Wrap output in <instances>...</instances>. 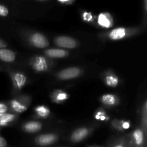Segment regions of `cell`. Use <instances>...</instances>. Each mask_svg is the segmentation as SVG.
Wrapping results in <instances>:
<instances>
[{
    "mask_svg": "<svg viewBox=\"0 0 147 147\" xmlns=\"http://www.w3.org/2000/svg\"><path fill=\"white\" fill-rule=\"evenodd\" d=\"M30 65L35 71L39 73L47 71L50 67V64L47 59L41 55H37L33 57L30 62Z\"/></svg>",
    "mask_w": 147,
    "mask_h": 147,
    "instance_id": "cell-1",
    "label": "cell"
},
{
    "mask_svg": "<svg viewBox=\"0 0 147 147\" xmlns=\"http://www.w3.org/2000/svg\"><path fill=\"white\" fill-rule=\"evenodd\" d=\"M55 44L63 48L73 49L78 46V42L75 39L67 36H59L55 38Z\"/></svg>",
    "mask_w": 147,
    "mask_h": 147,
    "instance_id": "cell-2",
    "label": "cell"
},
{
    "mask_svg": "<svg viewBox=\"0 0 147 147\" xmlns=\"http://www.w3.org/2000/svg\"><path fill=\"white\" fill-rule=\"evenodd\" d=\"M81 73V70L79 67H71L62 70L57 73V76L59 79L63 80H70L78 77Z\"/></svg>",
    "mask_w": 147,
    "mask_h": 147,
    "instance_id": "cell-3",
    "label": "cell"
},
{
    "mask_svg": "<svg viewBox=\"0 0 147 147\" xmlns=\"http://www.w3.org/2000/svg\"><path fill=\"white\" fill-rule=\"evenodd\" d=\"M31 45L37 48H45L49 46V42L45 35L39 32L33 33L30 37Z\"/></svg>",
    "mask_w": 147,
    "mask_h": 147,
    "instance_id": "cell-4",
    "label": "cell"
},
{
    "mask_svg": "<svg viewBox=\"0 0 147 147\" xmlns=\"http://www.w3.org/2000/svg\"><path fill=\"white\" fill-rule=\"evenodd\" d=\"M134 32V31H130V30H128L125 27H118L111 30L108 34V37L111 40H120L129 37Z\"/></svg>",
    "mask_w": 147,
    "mask_h": 147,
    "instance_id": "cell-5",
    "label": "cell"
},
{
    "mask_svg": "<svg viewBox=\"0 0 147 147\" xmlns=\"http://www.w3.org/2000/svg\"><path fill=\"white\" fill-rule=\"evenodd\" d=\"M11 80H12L14 87L17 90H21L27 83V77L25 75L20 72H14L11 73Z\"/></svg>",
    "mask_w": 147,
    "mask_h": 147,
    "instance_id": "cell-6",
    "label": "cell"
},
{
    "mask_svg": "<svg viewBox=\"0 0 147 147\" xmlns=\"http://www.w3.org/2000/svg\"><path fill=\"white\" fill-rule=\"evenodd\" d=\"M57 139V136L53 134H47L37 136L35 139L37 144L41 146H46L54 143Z\"/></svg>",
    "mask_w": 147,
    "mask_h": 147,
    "instance_id": "cell-7",
    "label": "cell"
},
{
    "mask_svg": "<svg viewBox=\"0 0 147 147\" xmlns=\"http://www.w3.org/2000/svg\"><path fill=\"white\" fill-rule=\"evenodd\" d=\"M10 107L16 113H21L25 111L28 107L29 103L21 98L13 99L9 103Z\"/></svg>",
    "mask_w": 147,
    "mask_h": 147,
    "instance_id": "cell-8",
    "label": "cell"
},
{
    "mask_svg": "<svg viewBox=\"0 0 147 147\" xmlns=\"http://www.w3.org/2000/svg\"><path fill=\"white\" fill-rule=\"evenodd\" d=\"M90 130L87 128H79L73 132L70 136V139L73 142L78 143L86 139L88 136Z\"/></svg>",
    "mask_w": 147,
    "mask_h": 147,
    "instance_id": "cell-9",
    "label": "cell"
},
{
    "mask_svg": "<svg viewBox=\"0 0 147 147\" xmlns=\"http://www.w3.org/2000/svg\"><path fill=\"white\" fill-rule=\"evenodd\" d=\"M98 24L103 28H111L113 24V17L109 13H101L98 17Z\"/></svg>",
    "mask_w": 147,
    "mask_h": 147,
    "instance_id": "cell-10",
    "label": "cell"
},
{
    "mask_svg": "<svg viewBox=\"0 0 147 147\" xmlns=\"http://www.w3.org/2000/svg\"><path fill=\"white\" fill-rule=\"evenodd\" d=\"M45 55L50 58H63L68 55V52L63 49H49L45 51Z\"/></svg>",
    "mask_w": 147,
    "mask_h": 147,
    "instance_id": "cell-11",
    "label": "cell"
},
{
    "mask_svg": "<svg viewBox=\"0 0 147 147\" xmlns=\"http://www.w3.org/2000/svg\"><path fill=\"white\" fill-rule=\"evenodd\" d=\"M16 55L12 50L6 48L0 49V60L6 63H12L15 60Z\"/></svg>",
    "mask_w": 147,
    "mask_h": 147,
    "instance_id": "cell-12",
    "label": "cell"
},
{
    "mask_svg": "<svg viewBox=\"0 0 147 147\" xmlns=\"http://www.w3.org/2000/svg\"><path fill=\"white\" fill-rule=\"evenodd\" d=\"M100 101L106 106H114L119 102V98L113 94H105L100 97Z\"/></svg>",
    "mask_w": 147,
    "mask_h": 147,
    "instance_id": "cell-13",
    "label": "cell"
},
{
    "mask_svg": "<svg viewBox=\"0 0 147 147\" xmlns=\"http://www.w3.org/2000/svg\"><path fill=\"white\" fill-rule=\"evenodd\" d=\"M52 98L55 103H61L69 98V95L63 90H56L52 94Z\"/></svg>",
    "mask_w": 147,
    "mask_h": 147,
    "instance_id": "cell-14",
    "label": "cell"
},
{
    "mask_svg": "<svg viewBox=\"0 0 147 147\" xmlns=\"http://www.w3.org/2000/svg\"><path fill=\"white\" fill-rule=\"evenodd\" d=\"M41 129L42 124L38 121H29L23 126V129L27 133H35Z\"/></svg>",
    "mask_w": 147,
    "mask_h": 147,
    "instance_id": "cell-15",
    "label": "cell"
},
{
    "mask_svg": "<svg viewBox=\"0 0 147 147\" xmlns=\"http://www.w3.org/2000/svg\"><path fill=\"white\" fill-rule=\"evenodd\" d=\"M105 83L109 87H116L119 83V79L114 73H108L105 77Z\"/></svg>",
    "mask_w": 147,
    "mask_h": 147,
    "instance_id": "cell-16",
    "label": "cell"
},
{
    "mask_svg": "<svg viewBox=\"0 0 147 147\" xmlns=\"http://www.w3.org/2000/svg\"><path fill=\"white\" fill-rule=\"evenodd\" d=\"M133 139L137 146H142L144 141V134L142 129H137L133 132Z\"/></svg>",
    "mask_w": 147,
    "mask_h": 147,
    "instance_id": "cell-17",
    "label": "cell"
},
{
    "mask_svg": "<svg viewBox=\"0 0 147 147\" xmlns=\"http://www.w3.org/2000/svg\"><path fill=\"white\" fill-rule=\"evenodd\" d=\"M16 119V116L12 113H4L0 118V126H7L9 123L14 121Z\"/></svg>",
    "mask_w": 147,
    "mask_h": 147,
    "instance_id": "cell-18",
    "label": "cell"
},
{
    "mask_svg": "<svg viewBox=\"0 0 147 147\" xmlns=\"http://www.w3.org/2000/svg\"><path fill=\"white\" fill-rule=\"evenodd\" d=\"M34 111H35L36 114L39 116L40 118H47L50 114V109L47 107L45 106H38L34 109Z\"/></svg>",
    "mask_w": 147,
    "mask_h": 147,
    "instance_id": "cell-19",
    "label": "cell"
},
{
    "mask_svg": "<svg viewBox=\"0 0 147 147\" xmlns=\"http://www.w3.org/2000/svg\"><path fill=\"white\" fill-rule=\"evenodd\" d=\"M94 117L96 120L101 121H108L109 119V117L107 116L106 113L103 109H99V110H98L95 113Z\"/></svg>",
    "mask_w": 147,
    "mask_h": 147,
    "instance_id": "cell-20",
    "label": "cell"
},
{
    "mask_svg": "<svg viewBox=\"0 0 147 147\" xmlns=\"http://www.w3.org/2000/svg\"><path fill=\"white\" fill-rule=\"evenodd\" d=\"M131 126L130 122L128 121H119V130H126L129 129Z\"/></svg>",
    "mask_w": 147,
    "mask_h": 147,
    "instance_id": "cell-21",
    "label": "cell"
},
{
    "mask_svg": "<svg viewBox=\"0 0 147 147\" xmlns=\"http://www.w3.org/2000/svg\"><path fill=\"white\" fill-rule=\"evenodd\" d=\"M83 20L86 22H91L92 20H93V17L91 14V13L85 11V12L83 14Z\"/></svg>",
    "mask_w": 147,
    "mask_h": 147,
    "instance_id": "cell-22",
    "label": "cell"
},
{
    "mask_svg": "<svg viewBox=\"0 0 147 147\" xmlns=\"http://www.w3.org/2000/svg\"><path fill=\"white\" fill-rule=\"evenodd\" d=\"M7 110H8V107L7 105L4 103H0V118L7 113Z\"/></svg>",
    "mask_w": 147,
    "mask_h": 147,
    "instance_id": "cell-23",
    "label": "cell"
},
{
    "mask_svg": "<svg viewBox=\"0 0 147 147\" xmlns=\"http://www.w3.org/2000/svg\"><path fill=\"white\" fill-rule=\"evenodd\" d=\"M8 9L3 5H0V16L1 17H6L8 14Z\"/></svg>",
    "mask_w": 147,
    "mask_h": 147,
    "instance_id": "cell-24",
    "label": "cell"
},
{
    "mask_svg": "<svg viewBox=\"0 0 147 147\" xmlns=\"http://www.w3.org/2000/svg\"><path fill=\"white\" fill-rule=\"evenodd\" d=\"M7 146V142L5 139L2 137H0V147H6Z\"/></svg>",
    "mask_w": 147,
    "mask_h": 147,
    "instance_id": "cell-25",
    "label": "cell"
},
{
    "mask_svg": "<svg viewBox=\"0 0 147 147\" xmlns=\"http://www.w3.org/2000/svg\"><path fill=\"white\" fill-rule=\"evenodd\" d=\"M7 47V44H6L5 42H4L3 40H1L0 39V49L4 48V47Z\"/></svg>",
    "mask_w": 147,
    "mask_h": 147,
    "instance_id": "cell-26",
    "label": "cell"
},
{
    "mask_svg": "<svg viewBox=\"0 0 147 147\" xmlns=\"http://www.w3.org/2000/svg\"><path fill=\"white\" fill-rule=\"evenodd\" d=\"M61 3H70L73 1V0H58Z\"/></svg>",
    "mask_w": 147,
    "mask_h": 147,
    "instance_id": "cell-27",
    "label": "cell"
},
{
    "mask_svg": "<svg viewBox=\"0 0 147 147\" xmlns=\"http://www.w3.org/2000/svg\"><path fill=\"white\" fill-rule=\"evenodd\" d=\"M114 147H123V146L122 144H118L116 146H115Z\"/></svg>",
    "mask_w": 147,
    "mask_h": 147,
    "instance_id": "cell-28",
    "label": "cell"
},
{
    "mask_svg": "<svg viewBox=\"0 0 147 147\" xmlns=\"http://www.w3.org/2000/svg\"><path fill=\"white\" fill-rule=\"evenodd\" d=\"M37 1H47V0H37Z\"/></svg>",
    "mask_w": 147,
    "mask_h": 147,
    "instance_id": "cell-29",
    "label": "cell"
}]
</instances>
